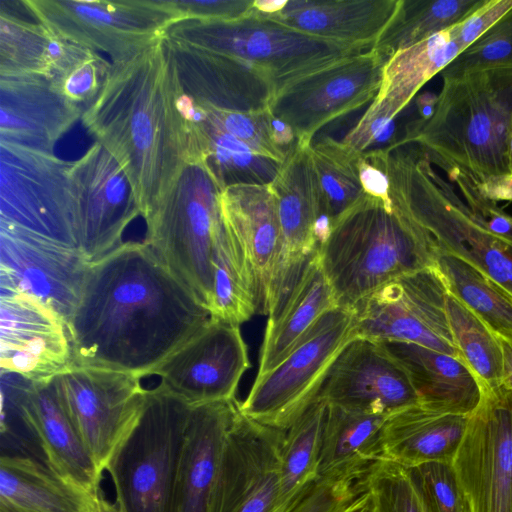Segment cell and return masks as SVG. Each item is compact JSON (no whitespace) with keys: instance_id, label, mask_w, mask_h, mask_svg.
<instances>
[{"instance_id":"6da1fadb","label":"cell","mask_w":512,"mask_h":512,"mask_svg":"<svg viewBox=\"0 0 512 512\" xmlns=\"http://www.w3.org/2000/svg\"><path fill=\"white\" fill-rule=\"evenodd\" d=\"M211 319L143 241L123 242L90 262L67 322L72 364L142 379Z\"/></svg>"},{"instance_id":"7a4b0ae2","label":"cell","mask_w":512,"mask_h":512,"mask_svg":"<svg viewBox=\"0 0 512 512\" xmlns=\"http://www.w3.org/2000/svg\"><path fill=\"white\" fill-rule=\"evenodd\" d=\"M179 85L163 38L112 62L101 92L80 118L122 165L145 221L189 159V131L177 106Z\"/></svg>"},{"instance_id":"3957f363","label":"cell","mask_w":512,"mask_h":512,"mask_svg":"<svg viewBox=\"0 0 512 512\" xmlns=\"http://www.w3.org/2000/svg\"><path fill=\"white\" fill-rule=\"evenodd\" d=\"M318 252L337 305L352 308L385 282L434 266L438 244L390 197L364 193L331 224Z\"/></svg>"},{"instance_id":"277c9868","label":"cell","mask_w":512,"mask_h":512,"mask_svg":"<svg viewBox=\"0 0 512 512\" xmlns=\"http://www.w3.org/2000/svg\"><path fill=\"white\" fill-rule=\"evenodd\" d=\"M512 67L443 80L433 116L413 122L403 141L420 145L432 165H456L480 184L510 177Z\"/></svg>"},{"instance_id":"5b68a950","label":"cell","mask_w":512,"mask_h":512,"mask_svg":"<svg viewBox=\"0 0 512 512\" xmlns=\"http://www.w3.org/2000/svg\"><path fill=\"white\" fill-rule=\"evenodd\" d=\"M386 173L395 206L426 229L441 249L476 267L512 297V243L473 219L421 147L392 154Z\"/></svg>"},{"instance_id":"8992f818","label":"cell","mask_w":512,"mask_h":512,"mask_svg":"<svg viewBox=\"0 0 512 512\" xmlns=\"http://www.w3.org/2000/svg\"><path fill=\"white\" fill-rule=\"evenodd\" d=\"M223 188L203 160L188 161L146 222L143 242L209 310Z\"/></svg>"},{"instance_id":"52a82bcc","label":"cell","mask_w":512,"mask_h":512,"mask_svg":"<svg viewBox=\"0 0 512 512\" xmlns=\"http://www.w3.org/2000/svg\"><path fill=\"white\" fill-rule=\"evenodd\" d=\"M192 405L160 384L107 472L118 512H177L179 463Z\"/></svg>"},{"instance_id":"ba28073f","label":"cell","mask_w":512,"mask_h":512,"mask_svg":"<svg viewBox=\"0 0 512 512\" xmlns=\"http://www.w3.org/2000/svg\"><path fill=\"white\" fill-rule=\"evenodd\" d=\"M165 37L247 63L273 82L276 93L298 77L373 48L306 34L253 9L237 20L179 21Z\"/></svg>"},{"instance_id":"9c48e42d","label":"cell","mask_w":512,"mask_h":512,"mask_svg":"<svg viewBox=\"0 0 512 512\" xmlns=\"http://www.w3.org/2000/svg\"><path fill=\"white\" fill-rule=\"evenodd\" d=\"M357 337L351 308L337 306L323 314L288 356L256 376L239 409L246 417L286 431L317 400L343 349Z\"/></svg>"},{"instance_id":"30bf717a","label":"cell","mask_w":512,"mask_h":512,"mask_svg":"<svg viewBox=\"0 0 512 512\" xmlns=\"http://www.w3.org/2000/svg\"><path fill=\"white\" fill-rule=\"evenodd\" d=\"M98 471L103 474L138 424L147 389L141 378L106 368L70 364L49 380Z\"/></svg>"},{"instance_id":"8fae6325","label":"cell","mask_w":512,"mask_h":512,"mask_svg":"<svg viewBox=\"0 0 512 512\" xmlns=\"http://www.w3.org/2000/svg\"><path fill=\"white\" fill-rule=\"evenodd\" d=\"M72 162L0 140V220L78 247Z\"/></svg>"},{"instance_id":"7c38bea8","label":"cell","mask_w":512,"mask_h":512,"mask_svg":"<svg viewBox=\"0 0 512 512\" xmlns=\"http://www.w3.org/2000/svg\"><path fill=\"white\" fill-rule=\"evenodd\" d=\"M33 18L56 36L117 62L163 39L176 23L154 0H23Z\"/></svg>"},{"instance_id":"4fadbf2b","label":"cell","mask_w":512,"mask_h":512,"mask_svg":"<svg viewBox=\"0 0 512 512\" xmlns=\"http://www.w3.org/2000/svg\"><path fill=\"white\" fill-rule=\"evenodd\" d=\"M446 292L435 265L391 279L351 308L357 336L413 343L459 358L445 312Z\"/></svg>"},{"instance_id":"5bb4252c","label":"cell","mask_w":512,"mask_h":512,"mask_svg":"<svg viewBox=\"0 0 512 512\" xmlns=\"http://www.w3.org/2000/svg\"><path fill=\"white\" fill-rule=\"evenodd\" d=\"M1 425L39 451L38 458L72 485L99 495L102 474L59 406L49 381L1 372Z\"/></svg>"},{"instance_id":"9a60e30c","label":"cell","mask_w":512,"mask_h":512,"mask_svg":"<svg viewBox=\"0 0 512 512\" xmlns=\"http://www.w3.org/2000/svg\"><path fill=\"white\" fill-rule=\"evenodd\" d=\"M386 61L374 48L337 60L283 86L269 110L297 140L312 142L324 125L375 99Z\"/></svg>"},{"instance_id":"2e32d148","label":"cell","mask_w":512,"mask_h":512,"mask_svg":"<svg viewBox=\"0 0 512 512\" xmlns=\"http://www.w3.org/2000/svg\"><path fill=\"white\" fill-rule=\"evenodd\" d=\"M311 143L296 140L270 184L277 201L281 246L264 309L269 319L281 312L319 247L320 192Z\"/></svg>"},{"instance_id":"e0dca14e","label":"cell","mask_w":512,"mask_h":512,"mask_svg":"<svg viewBox=\"0 0 512 512\" xmlns=\"http://www.w3.org/2000/svg\"><path fill=\"white\" fill-rule=\"evenodd\" d=\"M472 512H512V391H483L452 461Z\"/></svg>"},{"instance_id":"ac0fdd59","label":"cell","mask_w":512,"mask_h":512,"mask_svg":"<svg viewBox=\"0 0 512 512\" xmlns=\"http://www.w3.org/2000/svg\"><path fill=\"white\" fill-rule=\"evenodd\" d=\"M89 265L80 248L0 220L1 293L31 297L67 325L80 299Z\"/></svg>"},{"instance_id":"d6986e66","label":"cell","mask_w":512,"mask_h":512,"mask_svg":"<svg viewBox=\"0 0 512 512\" xmlns=\"http://www.w3.org/2000/svg\"><path fill=\"white\" fill-rule=\"evenodd\" d=\"M70 177L76 202L78 245L93 262L122 241L140 207L122 165L98 142L72 162Z\"/></svg>"},{"instance_id":"ffe728a7","label":"cell","mask_w":512,"mask_h":512,"mask_svg":"<svg viewBox=\"0 0 512 512\" xmlns=\"http://www.w3.org/2000/svg\"><path fill=\"white\" fill-rule=\"evenodd\" d=\"M248 347L240 327L211 319L153 375L170 393L192 406L231 400L250 368Z\"/></svg>"},{"instance_id":"44dd1931","label":"cell","mask_w":512,"mask_h":512,"mask_svg":"<svg viewBox=\"0 0 512 512\" xmlns=\"http://www.w3.org/2000/svg\"><path fill=\"white\" fill-rule=\"evenodd\" d=\"M284 436L285 431L246 417L238 407L210 512H274Z\"/></svg>"},{"instance_id":"7402d4cb","label":"cell","mask_w":512,"mask_h":512,"mask_svg":"<svg viewBox=\"0 0 512 512\" xmlns=\"http://www.w3.org/2000/svg\"><path fill=\"white\" fill-rule=\"evenodd\" d=\"M317 400L388 416L420 397L409 371L385 343L357 336L335 360Z\"/></svg>"},{"instance_id":"603a6c76","label":"cell","mask_w":512,"mask_h":512,"mask_svg":"<svg viewBox=\"0 0 512 512\" xmlns=\"http://www.w3.org/2000/svg\"><path fill=\"white\" fill-rule=\"evenodd\" d=\"M164 42L183 90L195 101L225 111L269 109L276 88L262 72L227 55Z\"/></svg>"},{"instance_id":"cb8c5ba5","label":"cell","mask_w":512,"mask_h":512,"mask_svg":"<svg viewBox=\"0 0 512 512\" xmlns=\"http://www.w3.org/2000/svg\"><path fill=\"white\" fill-rule=\"evenodd\" d=\"M81 115L45 76H0L1 141L53 152Z\"/></svg>"},{"instance_id":"d4e9b609","label":"cell","mask_w":512,"mask_h":512,"mask_svg":"<svg viewBox=\"0 0 512 512\" xmlns=\"http://www.w3.org/2000/svg\"><path fill=\"white\" fill-rule=\"evenodd\" d=\"M239 401L192 407L182 447L177 512H210Z\"/></svg>"},{"instance_id":"484cf974","label":"cell","mask_w":512,"mask_h":512,"mask_svg":"<svg viewBox=\"0 0 512 512\" xmlns=\"http://www.w3.org/2000/svg\"><path fill=\"white\" fill-rule=\"evenodd\" d=\"M225 227L243 249L254 279L258 313L264 309L281 246L277 201L269 185H234L222 190Z\"/></svg>"},{"instance_id":"4316f807","label":"cell","mask_w":512,"mask_h":512,"mask_svg":"<svg viewBox=\"0 0 512 512\" xmlns=\"http://www.w3.org/2000/svg\"><path fill=\"white\" fill-rule=\"evenodd\" d=\"M399 0H286L260 16L329 40L374 47L393 17Z\"/></svg>"},{"instance_id":"83f0119b","label":"cell","mask_w":512,"mask_h":512,"mask_svg":"<svg viewBox=\"0 0 512 512\" xmlns=\"http://www.w3.org/2000/svg\"><path fill=\"white\" fill-rule=\"evenodd\" d=\"M470 415L446 413L420 402L387 416L381 429L383 459L407 468L451 463Z\"/></svg>"},{"instance_id":"f1b7e54d","label":"cell","mask_w":512,"mask_h":512,"mask_svg":"<svg viewBox=\"0 0 512 512\" xmlns=\"http://www.w3.org/2000/svg\"><path fill=\"white\" fill-rule=\"evenodd\" d=\"M101 494L65 481L36 456L0 457V512H95Z\"/></svg>"},{"instance_id":"f546056e","label":"cell","mask_w":512,"mask_h":512,"mask_svg":"<svg viewBox=\"0 0 512 512\" xmlns=\"http://www.w3.org/2000/svg\"><path fill=\"white\" fill-rule=\"evenodd\" d=\"M387 415L327 405L318 478L362 480L381 459V429Z\"/></svg>"},{"instance_id":"4dcf8cb0","label":"cell","mask_w":512,"mask_h":512,"mask_svg":"<svg viewBox=\"0 0 512 512\" xmlns=\"http://www.w3.org/2000/svg\"><path fill=\"white\" fill-rule=\"evenodd\" d=\"M385 344L409 371L420 403L460 415L472 414L480 404L483 388L459 358L413 343Z\"/></svg>"},{"instance_id":"1f68e13d","label":"cell","mask_w":512,"mask_h":512,"mask_svg":"<svg viewBox=\"0 0 512 512\" xmlns=\"http://www.w3.org/2000/svg\"><path fill=\"white\" fill-rule=\"evenodd\" d=\"M337 306L317 249L281 312L267 320L256 376L279 365L315 322Z\"/></svg>"},{"instance_id":"d6a6232c","label":"cell","mask_w":512,"mask_h":512,"mask_svg":"<svg viewBox=\"0 0 512 512\" xmlns=\"http://www.w3.org/2000/svg\"><path fill=\"white\" fill-rule=\"evenodd\" d=\"M462 51L452 27L397 51L384 64L379 91L370 105L395 118Z\"/></svg>"},{"instance_id":"836d02e7","label":"cell","mask_w":512,"mask_h":512,"mask_svg":"<svg viewBox=\"0 0 512 512\" xmlns=\"http://www.w3.org/2000/svg\"><path fill=\"white\" fill-rule=\"evenodd\" d=\"M186 123L194 158L206 162L223 189L234 185H269L274 181L283 162L255 152L211 123L204 109L200 119Z\"/></svg>"},{"instance_id":"e575fe53","label":"cell","mask_w":512,"mask_h":512,"mask_svg":"<svg viewBox=\"0 0 512 512\" xmlns=\"http://www.w3.org/2000/svg\"><path fill=\"white\" fill-rule=\"evenodd\" d=\"M327 404L316 400L285 431L281 452V488L274 512H289L318 479V463Z\"/></svg>"},{"instance_id":"d590c367","label":"cell","mask_w":512,"mask_h":512,"mask_svg":"<svg viewBox=\"0 0 512 512\" xmlns=\"http://www.w3.org/2000/svg\"><path fill=\"white\" fill-rule=\"evenodd\" d=\"M212 319L240 326L258 313L254 279L245 253L224 223L213 250Z\"/></svg>"},{"instance_id":"8d00e7d4","label":"cell","mask_w":512,"mask_h":512,"mask_svg":"<svg viewBox=\"0 0 512 512\" xmlns=\"http://www.w3.org/2000/svg\"><path fill=\"white\" fill-rule=\"evenodd\" d=\"M310 152L320 192L321 217L317 228L320 246L331 224L365 193L359 175L362 154L331 137L311 143Z\"/></svg>"},{"instance_id":"74e56055","label":"cell","mask_w":512,"mask_h":512,"mask_svg":"<svg viewBox=\"0 0 512 512\" xmlns=\"http://www.w3.org/2000/svg\"><path fill=\"white\" fill-rule=\"evenodd\" d=\"M485 0H399L397 9L374 44L387 60L397 51L462 21Z\"/></svg>"},{"instance_id":"f35d334b","label":"cell","mask_w":512,"mask_h":512,"mask_svg":"<svg viewBox=\"0 0 512 512\" xmlns=\"http://www.w3.org/2000/svg\"><path fill=\"white\" fill-rule=\"evenodd\" d=\"M435 268L446 289L499 335L512 334V297L465 260L441 249Z\"/></svg>"},{"instance_id":"ab89813d","label":"cell","mask_w":512,"mask_h":512,"mask_svg":"<svg viewBox=\"0 0 512 512\" xmlns=\"http://www.w3.org/2000/svg\"><path fill=\"white\" fill-rule=\"evenodd\" d=\"M445 312L459 359L477 377L483 391L501 387L503 354L497 335L448 290Z\"/></svg>"},{"instance_id":"60d3db41","label":"cell","mask_w":512,"mask_h":512,"mask_svg":"<svg viewBox=\"0 0 512 512\" xmlns=\"http://www.w3.org/2000/svg\"><path fill=\"white\" fill-rule=\"evenodd\" d=\"M56 35L11 13L0 2V76L48 77Z\"/></svg>"},{"instance_id":"b9f144b4","label":"cell","mask_w":512,"mask_h":512,"mask_svg":"<svg viewBox=\"0 0 512 512\" xmlns=\"http://www.w3.org/2000/svg\"><path fill=\"white\" fill-rule=\"evenodd\" d=\"M111 65L98 52L61 38L47 78L83 113L101 92Z\"/></svg>"},{"instance_id":"7bdbcfd3","label":"cell","mask_w":512,"mask_h":512,"mask_svg":"<svg viewBox=\"0 0 512 512\" xmlns=\"http://www.w3.org/2000/svg\"><path fill=\"white\" fill-rule=\"evenodd\" d=\"M361 481L372 494L377 512H428L407 467L381 459Z\"/></svg>"},{"instance_id":"ee69618b","label":"cell","mask_w":512,"mask_h":512,"mask_svg":"<svg viewBox=\"0 0 512 512\" xmlns=\"http://www.w3.org/2000/svg\"><path fill=\"white\" fill-rule=\"evenodd\" d=\"M512 67V8L440 73L443 80L467 73Z\"/></svg>"},{"instance_id":"f6af8a7d","label":"cell","mask_w":512,"mask_h":512,"mask_svg":"<svg viewBox=\"0 0 512 512\" xmlns=\"http://www.w3.org/2000/svg\"><path fill=\"white\" fill-rule=\"evenodd\" d=\"M197 103L202 106L206 118L211 123L240 140L255 152L284 162L289 152L280 148L274 140L273 115L269 109L256 112H235Z\"/></svg>"},{"instance_id":"bcb514c9","label":"cell","mask_w":512,"mask_h":512,"mask_svg":"<svg viewBox=\"0 0 512 512\" xmlns=\"http://www.w3.org/2000/svg\"><path fill=\"white\" fill-rule=\"evenodd\" d=\"M428 512H472L451 463L409 468Z\"/></svg>"},{"instance_id":"7dc6e473","label":"cell","mask_w":512,"mask_h":512,"mask_svg":"<svg viewBox=\"0 0 512 512\" xmlns=\"http://www.w3.org/2000/svg\"><path fill=\"white\" fill-rule=\"evenodd\" d=\"M456 184L473 219L490 233L512 243V216L487 197L477 180L456 165L439 166Z\"/></svg>"},{"instance_id":"c3c4849f","label":"cell","mask_w":512,"mask_h":512,"mask_svg":"<svg viewBox=\"0 0 512 512\" xmlns=\"http://www.w3.org/2000/svg\"><path fill=\"white\" fill-rule=\"evenodd\" d=\"M162 10L183 20L230 21L249 15L254 0H154Z\"/></svg>"},{"instance_id":"681fc988","label":"cell","mask_w":512,"mask_h":512,"mask_svg":"<svg viewBox=\"0 0 512 512\" xmlns=\"http://www.w3.org/2000/svg\"><path fill=\"white\" fill-rule=\"evenodd\" d=\"M364 489L360 481L318 478L289 512H337Z\"/></svg>"},{"instance_id":"f907efd6","label":"cell","mask_w":512,"mask_h":512,"mask_svg":"<svg viewBox=\"0 0 512 512\" xmlns=\"http://www.w3.org/2000/svg\"><path fill=\"white\" fill-rule=\"evenodd\" d=\"M394 118L384 111L368 106L357 124L341 140L357 153L363 154L381 140H386L394 130Z\"/></svg>"},{"instance_id":"816d5d0a","label":"cell","mask_w":512,"mask_h":512,"mask_svg":"<svg viewBox=\"0 0 512 512\" xmlns=\"http://www.w3.org/2000/svg\"><path fill=\"white\" fill-rule=\"evenodd\" d=\"M512 8V0H485V2L452 26V37L465 50L491 28Z\"/></svg>"},{"instance_id":"f5cc1de1","label":"cell","mask_w":512,"mask_h":512,"mask_svg":"<svg viewBox=\"0 0 512 512\" xmlns=\"http://www.w3.org/2000/svg\"><path fill=\"white\" fill-rule=\"evenodd\" d=\"M477 184L487 197L496 202L512 201V176L496 179L483 185L477 181Z\"/></svg>"},{"instance_id":"db71d44e","label":"cell","mask_w":512,"mask_h":512,"mask_svg":"<svg viewBox=\"0 0 512 512\" xmlns=\"http://www.w3.org/2000/svg\"><path fill=\"white\" fill-rule=\"evenodd\" d=\"M503 354V383L502 386L512 391V334H496Z\"/></svg>"},{"instance_id":"11a10c76","label":"cell","mask_w":512,"mask_h":512,"mask_svg":"<svg viewBox=\"0 0 512 512\" xmlns=\"http://www.w3.org/2000/svg\"><path fill=\"white\" fill-rule=\"evenodd\" d=\"M337 512H377V508L372 494L364 488Z\"/></svg>"},{"instance_id":"9f6ffc18","label":"cell","mask_w":512,"mask_h":512,"mask_svg":"<svg viewBox=\"0 0 512 512\" xmlns=\"http://www.w3.org/2000/svg\"><path fill=\"white\" fill-rule=\"evenodd\" d=\"M437 101L438 95L431 92H424L418 96L416 105L422 121H427L433 116Z\"/></svg>"},{"instance_id":"6f0895ef","label":"cell","mask_w":512,"mask_h":512,"mask_svg":"<svg viewBox=\"0 0 512 512\" xmlns=\"http://www.w3.org/2000/svg\"><path fill=\"white\" fill-rule=\"evenodd\" d=\"M507 159H508V168L510 171V175L512 176V119L510 123V129L507 139Z\"/></svg>"}]
</instances>
